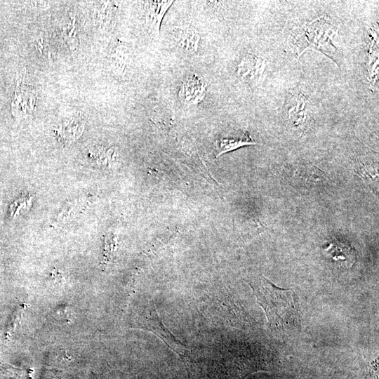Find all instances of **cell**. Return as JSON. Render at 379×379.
I'll use <instances>...</instances> for the list:
<instances>
[{"instance_id":"cell-1","label":"cell","mask_w":379,"mask_h":379,"mask_svg":"<svg viewBox=\"0 0 379 379\" xmlns=\"http://www.w3.org/2000/svg\"><path fill=\"white\" fill-rule=\"evenodd\" d=\"M248 284L258 303L265 311L271 328L286 327L293 323L298 303L297 295L292 289L279 288L263 275L256 281Z\"/></svg>"},{"instance_id":"cell-2","label":"cell","mask_w":379,"mask_h":379,"mask_svg":"<svg viewBox=\"0 0 379 379\" xmlns=\"http://www.w3.org/2000/svg\"><path fill=\"white\" fill-rule=\"evenodd\" d=\"M304 37L307 46L302 53L307 49L318 51L326 55L338 64L339 51L333 44L338 29L327 17L319 18L305 25Z\"/></svg>"},{"instance_id":"cell-3","label":"cell","mask_w":379,"mask_h":379,"mask_svg":"<svg viewBox=\"0 0 379 379\" xmlns=\"http://www.w3.org/2000/svg\"><path fill=\"white\" fill-rule=\"evenodd\" d=\"M138 327L153 333L159 337L171 350L181 357L190 353V350L176 338L163 324L152 302L142 313L139 318Z\"/></svg>"},{"instance_id":"cell-4","label":"cell","mask_w":379,"mask_h":379,"mask_svg":"<svg viewBox=\"0 0 379 379\" xmlns=\"http://www.w3.org/2000/svg\"><path fill=\"white\" fill-rule=\"evenodd\" d=\"M207 85L205 80L196 73L187 75L182 81L178 97L185 103L197 105L206 96Z\"/></svg>"},{"instance_id":"cell-5","label":"cell","mask_w":379,"mask_h":379,"mask_svg":"<svg viewBox=\"0 0 379 379\" xmlns=\"http://www.w3.org/2000/svg\"><path fill=\"white\" fill-rule=\"evenodd\" d=\"M172 38L176 46L185 53H195L199 49L201 36L192 27H175L172 30Z\"/></svg>"},{"instance_id":"cell-6","label":"cell","mask_w":379,"mask_h":379,"mask_svg":"<svg viewBox=\"0 0 379 379\" xmlns=\"http://www.w3.org/2000/svg\"><path fill=\"white\" fill-rule=\"evenodd\" d=\"M173 1H147L145 2V24L151 33H159L163 18Z\"/></svg>"},{"instance_id":"cell-7","label":"cell","mask_w":379,"mask_h":379,"mask_svg":"<svg viewBox=\"0 0 379 379\" xmlns=\"http://www.w3.org/2000/svg\"><path fill=\"white\" fill-rule=\"evenodd\" d=\"M265 61L254 55L248 54L239 62L237 66V74L245 79H254L262 73Z\"/></svg>"},{"instance_id":"cell-8","label":"cell","mask_w":379,"mask_h":379,"mask_svg":"<svg viewBox=\"0 0 379 379\" xmlns=\"http://www.w3.org/2000/svg\"><path fill=\"white\" fill-rule=\"evenodd\" d=\"M295 104L291 106L288 111V116L294 126L301 125L305 119V107L307 99L302 92H296L294 95Z\"/></svg>"},{"instance_id":"cell-9","label":"cell","mask_w":379,"mask_h":379,"mask_svg":"<svg viewBox=\"0 0 379 379\" xmlns=\"http://www.w3.org/2000/svg\"><path fill=\"white\" fill-rule=\"evenodd\" d=\"M255 144V141L248 135L241 138H222L218 142V151L216 157H218L223 154L233 151L243 146Z\"/></svg>"}]
</instances>
